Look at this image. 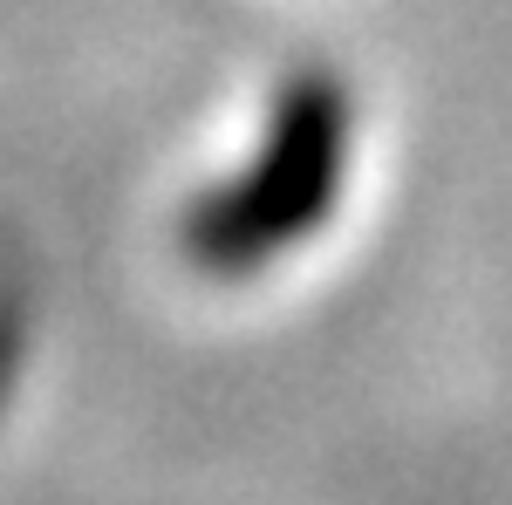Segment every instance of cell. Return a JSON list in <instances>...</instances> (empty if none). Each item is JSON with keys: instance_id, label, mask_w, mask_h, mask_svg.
Returning <instances> with one entry per match:
<instances>
[{"instance_id": "6da1fadb", "label": "cell", "mask_w": 512, "mask_h": 505, "mask_svg": "<svg viewBox=\"0 0 512 505\" xmlns=\"http://www.w3.org/2000/svg\"><path fill=\"white\" fill-rule=\"evenodd\" d=\"M342 171H349V96L335 89V76H294L267 117L260 151L226 185L192 198L178 226L185 260L219 280L280 260L335 212Z\"/></svg>"}]
</instances>
